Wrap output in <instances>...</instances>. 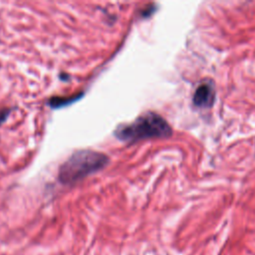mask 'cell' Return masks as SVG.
<instances>
[{"mask_svg":"<svg viewBox=\"0 0 255 255\" xmlns=\"http://www.w3.org/2000/svg\"><path fill=\"white\" fill-rule=\"evenodd\" d=\"M153 10H154L153 8H149V7H148V8H147V9H146L144 12H142V15H143L144 17H146V16L150 15V14L153 12Z\"/></svg>","mask_w":255,"mask_h":255,"instance_id":"cell-5","label":"cell"},{"mask_svg":"<svg viewBox=\"0 0 255 255\" xmlns=\"http://www.w3.org/2000/svg\"><path fill=\"white\" fill-rule=\"evenodd\" d=\"M80 97L81 96H79V95H75V96H71V97H53L50 99L49 105L53 108H61L63 106L73 103L74 101H77Z\"/></svg>","mask_w":255,"mask_h":255,"instance_id":"cell-4","label":"cell"},{"mask_svg":"<svg viewBox=\"0 0 255 255\" xmlns=\"http://www.w3.org/2000/svg\"><path fill=\"white\" fill-rule=\"evenodd\" d=\"M108 163L109 157L103 152L90 149L78 150L61 164L58 177L63 184H73L103 169Z\"/></svg>","mask_w":255,"mask_h":255,"instance_id":"cell-1","label":"cell"},{"mask_svg":"<svg viewBox=\"0 0 255 255\" xmlns=\"http://www.w3.org/2000/svg\"><path fill=\"white\" fill-rule=\"evenodd\" d=\"M172 133L169 124L158 114L147 112L130 124L122 125L115 130V135L122 141H137L151 137H167Z\"/></svg>","mask_w":255,"mask_h":255,"instance_id":"cell-2","label":"cell"},{"mask_svg":"<svg viewBox=\"0 0 255 255\" xmlns=\"http://www.w3.org/2000/svg\"><path fill=\"white\" fill-rule=\"evenodd\" d=\"M9 112H0V122L4 121V119L7 117Z\"/></svg>","mask_w":255,"mask_h":255,"instance_id":"cell-6","label":"cell"},{"mask_svg":"<svg viewBox=\"0 0 255 255\" xmlns=\"http://www.w3.org/2000/svg\"><path fill=\"white\" fill-rule=\"evenodd\" d=\"M214 101H215V90L211 83L204 82L196 88L192 98V102L194 106L201 109H208L213 106Z\"/></svg>","mask_w":255,"mask_h":255,"instance_id":"cell-3","label":"cell"}]
</instances>
